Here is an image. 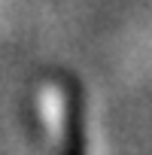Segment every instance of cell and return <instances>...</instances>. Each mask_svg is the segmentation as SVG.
Here are the masks:
<instances>
[{"label": "cell", "mask_w": 152, "mask_h": 155, "mask_svg": "<svg viewBox=\"0 0 152 155\" xmlns=\"http://www.w3.org/2000/svg\"><path fill=\"white\" fill-rule=\"evenodd\" d=\"M64 88V128H61V152L58 155H85V104L82 88L73 76L61 79Z\"/></svg>", "instance_id": "obj_1"}]
</instances>
